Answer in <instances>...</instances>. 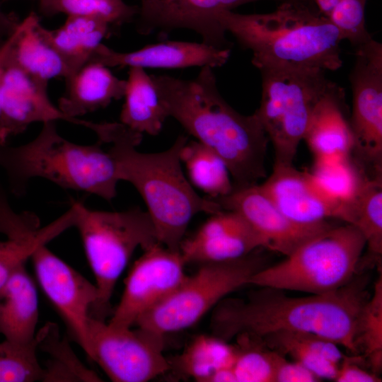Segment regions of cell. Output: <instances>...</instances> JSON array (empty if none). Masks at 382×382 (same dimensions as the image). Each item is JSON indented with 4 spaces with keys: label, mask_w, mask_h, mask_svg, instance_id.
<instances>
[{
    "label": "cell",
    "mask_w": 382,
    "mask_h": 382,
    "mask_svg": "<svg viewBox=\"0 0 382 382\" xmlns=\"http://www.w3.org/2000/svg\"><path fill=\"white\" fill-rule=\"evenodd\" d=\"M366 286L355 276L335 291L302 297L257 286L245 298L222 299L212 311L210 329L226 341L241 335L261 339L282 331L311 333L357 354L358 320L370 296Z\"/></svg>",
    "instance_id": "cell-1"
},
{
    "label": "cell",
    "mask_w": 382,
    "mask_h": 382,
    "mask_svg": "<svg viewBox=\"0 0 382 382\" xmlns=\"http://www.w3.org/2000/svg\"><path fill=\"white\" fill-rule=\"evenodd\" d=\"M151 77L168 116L223 159L233 188L255 185L265 178L269 139L255 113L242 115L224 99L213 68L202 66L192 80Z\"/></svg>",
    "instance_id": "cell-2"
},
{
    "label": "cell",
    "mask_w": 382,
    "mask_h": 382,
    "mask_svg": "<svg viewBox=\"0 0 382 382\" xmlns=\"http://www.w3.org/2000/svg\"><path fill=\"white\" fill-rule=\"evenodd\" d=\"M216 21L251 51L259 70L335 71L342 65L341 33L308 0H286L267 13L222 11Z\"/></svg>",
    "instance_id": "cell-3"
},
{
    "label": "cell",
    "mask_w": 382,
    "mask_h": 382,
    "mask_svg": "<svg viewBox=\"0 0 382 382\" xmlns=\"http://www.w3.org/2000/svg\"><path fill=\"white\" fill-rule=\"evenodd\" d=\"M142 134L114 122L106 144L117 167L120 180L131 183L144 199L156 231L158 242L180 250L192 219L204 212L223 209L213 199L199 196L185 177L180 151L187 137L180 135L167 150L142 153L137 146Z\"/></svg>",
    "instance_id": "cell-4"
},
{
    "label": "cell",
    "mask_w": 382,
    "mask_h": 382,
    "mask_svg": "<svg viewBox=\"0 0 382 382\" xmlns=\"http://www.w3.org/2000/svg\"><path fill=\"white\" fill-rule=\"evenodd\" d=\"M42 124L38 135L25 144H0V167L11 191L20 195L30 180L41 178L111 202L120 180L108 149H103L100 141L91 145L73 143L58 133L54 122Z\"/></svg>",
    "instance_id": "cell-5"
},
{
    "label": "cell",
    "mask_w": 382,
    "mask_h": 382,
    "mask_svg": "<svg viewBox=\"0 0 382 382\" xmlns=\"http://www.w3.org/2000/svg\"><path fill=\"white\" fill-rule=\"evenodd\" d=\"M79 230L96 280L98 300L91 317L104 320L115 286L135 250L160 243L147 211L139 207L121 212L92 210L75 201Z\"/></svg>",
    "instance_id": "cell-6"
},
{
    "label": "cell",
    "mask_w": 382,
    "mask_h": 382,
    "mask_svg": "<svg viewBox=\"0 0 382 382\" xmlns=\"http://www.w3.org/2000/svg\"><path fill=\"white\" fill-rule=\"evenodd\" d=\"M365 246L363 236L353 225H332L283 261L258 270L248 284L310 294L330 292L356 276Z\"/></svg>",
    "instance_id": "cell-7"
},
{
    "label": "cell",
    "mask_w": 382,
    "mask_h": 382,
    "mask_svg": "<svg viewBox=\"0 0 382 382\" xmlns=\"http://www.w3.org/2000/svg\"><path fill=\"white\" fill-rule=\"evenodd\" d=\"M254 112L272 143L277 165H292L312 110L330 80L319 69H265Z\"/></svg>",
    "instance_id": "cell-8"
},
{
    "label": "cell",
    "mask_w": 382,
    "mask_h": 382,
    "mask_svg": "<svg viewBox=\"0 0 382 382\" xmlns=\"http://www.w3.org/2000/svg\"><path fill=\"white\" fill-rule=\"evenodd\" d=\"M264 267L261 258L253 253L236 260L200 264L134 326L162 337L187 329L229 294L248 284L250 277Z\"/></svg>",
    "instance_id": "cell-9"
},
{
    "label": "cell",
    "mask_w": 382,
    "mask_h": 382,
    "mask_svg": "<svg viewBox=\"0 0 382 382\" xmlns=\"http://www.w3.org/2000/svg\"><path fill=\"white\" fill-rule=\"evenodd\" d=\"M91 360L115 382H147L167 374L163 337L136 327H120L91 317Z\"/></svg>",
    "instance_id": "cell-10"
},
{
    "label": "cell",
    "mask_w": 382,
    "mask_h": 382,
    "mask_svg": "<svg viewBox=\"0 0 382 382\" xmlns=\"http://www.w3.org/2000/svg\"><path fill=\"white\" fill-rule=\"evenodd\" d=\"M355 48V62L349 76L352 152L372 177H382V44L372 38Z\"/></svg>",
    "instance_id": "cell-11"
},
{
    "label": "cell",
    "mask_w": 382,
    "mask_h": 382,
    "mask_svg": "<svg viewBox=\"0 0 382 382\" xmlns=\"http://www.w3.org/2000/svg\"><path fill=\"white\" fill-rule=\"evenodd\" d=\"M132 265L121 299L109 323L133 328L144 315L170 295L183 282L186 265L180 250L157 243L143 250Z\"/></svg>",
    "instance_id": "cell-12"
},
{
    "label": "cell",
    "mask_w": 382,
    "mask_h": 382,
    "mask_svg": "<svg viewBox=\"0 0 382 382\" xmlns=\"http://www.w3.org/2000/svg\"><path fill=\"white\" fill-rule=\"evenodd\" d=\"M30 259L41 289L91 359L88 323L98 300L96 284L57 257L46 245L38 248Z\"/></svg>",
    "instance_id": "cell-13"
},
{
    "label": "cell",
    "mask_w": 382,
    "mask_h": 382,
    "mask_svg": "<svg viewBox=\"0 0 382 382\" xmlns=\"http://www.w3.org/2000/svg\"><path fill=\"white\" fill-rule=\"evenodd\" d=\"M47 86L23 71L8 54L0 84V144L35 122L64 120L90 129L97 136L101 133L104 123L71 118L55 106Z\"/></svg>",
    "instance_id": "cell-14"
},
{
    "label": "cell",
    "mask_w": 382,
    "mask_h": 382,
    "mask_svg": "<svg viewBox=\"0 0 382 382\" xmlns=\"http://www.w3.org/2000/svg\"><path fill=\"white\" fill-rule=\"evenodd\" d=\"M212 199L223 209L239 213L261 237L265 248L286 257L332 226L328 221L305 225L291 220L257 184L233 188L230 194Z\"/></svg>",
    "instance_id": "cell-15"
},
{
    "label": "cell",
    "mask_w": 382,
    "mask_h": 382,
    "mask_svg": "<svg viewBox=\"0 0 382 382\" xmlns=\"http://www.w3.org/2000/svg\"><path fill=\"white\" fill-rule=\"evenodd\" d=\"M260 186L275 206L296 223L312 225L330 218L347 222V201L330 195L310 172L299 170L293 164H274L272 173Z\"/></svg>",
    "instance_id": "cell-16"
},
{
    "label": "cell",
    "mask_w": 382,
    "mask_h": 382,
    "mask_svg": "<svg viewBox=\"0 0 382 382\" xmlns=\"http://www.w3.org/2000/svg\"><path fill=\"white\" fill-rule=\"evenodd\" d=\"M264 248L261 237L238 212L223 209L211 214L180 252L186 264L199 265L236 260Z\"/></svg>",
    "instance_id": "cell-17"
},
{
    "label": "cell",
    "mask_w": 382,
    "mask_h": 382,
    "mask_svg": "<svg viewBox=\"0 0 382 382\" xmlns=\"http://www.w3.org/2000/svg\"><path fill=\"white\" fill-rule=\"evenodd\" d=\"M229 48H219L204 42L166 41L144 46L137 50L120 52L101 43L93 52L88 62L108 67H140L181 69L224 65Z\"/></svg>",
    "instance_id": "cell-18"
},
{
    "label": "cell",
    "mask_w": 382,
    "mask_h": 382,
    "mask_svg": "<svg viewBox=\"0 0 382 382\" xmlns=\"http://www.w3.org/2000/svg\"><path fill=\"white\" fill-rule=\"evenodd\" d=\"M345 105L344 89L330 81L313 106L303 139L315 158L352 155L354 139Z\"/></svg>",
    "instance_id": "cell-19"
},
{
    "label": "cell",
    "mask_w": 382,
    "mask_h": 382,
    "mask_svg": "<svg viewBox=\"0 0 382 382\" xmlns=\"http://www.w3.org/2000/svg\"><path fill=\"white\" fill-rule=\"evenodd\" d=\"M66 81L58 108L71 118L104 108L123 98L126 80L115 76L109 68L97 62H88Z\"/></svg>",
    "instance_id": "cell-20"
},
{
    "label": "cell",
    "mask_w": 382,
    "mask_h": 382,
    "mask_svg": "<svg viewBox=\"0 0 382 382\" xmlns=\"http://www.w3.org/2000/svg\"><path fill=\"white\" fill-rule=\"evenodd\" d=\"M38 316L36 286L23 265L0 289V334L13 342H30L36 337Z\"/></svg>",
    "instance_id": "cell-21"
},
{
    "label": "cell",
    "mask_w": 382,
    "mask_h": 382,
    "mask_svg": "<svg viewBox=\"0 0 382 382\" xmlns=\"http://www.w3.org/2000/svg\"><path fill=\"white\" fill-rule=\"evenodd\" d=\"M37 27L65 61L71 75L89 62L93 52L112 31L106 21L81 16H67L64 24L54 30L43 27L40 22Z\"/></svg>",
    "instance_id": "cell-22"
},
{
    "label": "cell",
    "mask_w": 382,
    "mask_h": 382,
    "mask_svg": "<svg viewBox=\"0 0 382 382\" xmlns=\"http://www.w3.org/2000/svg\"><path fill=\"white\" fill-rule=\"evenodd\" d=\"M120 122L132 131L155 136L168 117L158 89L144 69L129 67Z\"/></svg>",
    "instance_id": "cell-23"
},
{
    "label": "cell",
    "mask_w": 382,
    "mask_h": 382,
    "mask_svg": "<svg viewBox=\"0 0 382 382\" xmlns=\"http://www.w3.org/2000/svg\"><path fill=\"white\" fill-rule=\"evenodd\" d=\"M259 340L269 348L289 355L320 379L334 380L344 357L337 344L315 334L282 331Z\"/></svg>",
    "instance_id": "cell-24"
},
{
    "label": "cell",
    "mask_w": 382,
    "mask_h": 382,
    "mask_svg": "<svg viewBox=\"0 0 382 382\" xmlns=\"http://www.w3.org/2000/svg\"><path fill=\"white\" fill-rule=\"evenodd\" d=\"M39 17L30 13L23 20V28L14 41L9 56L15 64L33 79L45 83L50 79H67L70 70L60 54L37 29Z\"/></svg>",
    "instance_id": "cell-25"
},
{
    "label": "cell",
    "mask_w": 382,
    "mask_h": 382,
    "mask_svg": "<svg viewBox=\"0 0 382 382\" xmlns=\"http://www.w3.org/2000/svg\"><path fill=\"white\" fill-rule=\"evenodd\" d=\"M237 354L232 345L213 334L195 337L178 355L169 359L171 373L178 378L210 382L220 369L233 367Z\"/></svg>",
    "instance_id": "cell-26"
},
{
    "label": "cell",
    "mask_w": 382,
    "mask_h": 382,
    "mask_svg": "<svg viewBox=\"0 0 382 382\" xmlns=\"http://www.w3.org/2000/svg\"><path fill=\"white\" fill-rule=\"evenodd\" d=\"M260 0H180L162 21L159 28H187L195 31L203 42L219 48H229L225 32L216 21L222 11ZM282 2L286 0H273Z\"/></svg>",
    "instance_id": "cell-27"
},
{
    "label": "cell",
    "mask_w": 382,
    "mask_h": 382,
    "mask_svg": "<svg viewBox=\"0 0 382 382\" xmlns=\"http://www.w3.org/2000/svg\"><path fill=\"white\" fill-rule=\"evenodd\" d=\"M76 213L70 207L64 214L44 226L0 240V289L11 275L25 265L33 253L68 228L74 226Z\"/></svg>",
    "instance_id": "cell-28"
},
{
    "label": "cell",
    "mask_w": 382,
    "mask_h": 382,
    "mask_svg": "<svg viewBox=\"0 0 382 382\" xmlns=\"http://www.w3.org/2000/svg\"><path fill=\"white\" fill-rule=\"evenodd\" d=\"M192 185L215 199L230 194L233 185L223 159L198 141H187L180 151Z\"/></svg>",
    "instance_id": "cell-29"
},
{
    "label": "cell",
    "mask_w": 382,
    "mask_h": 382,
    "mask_svg": "<svg viewBox=\"0 0 382 382\" xmlns=\"http://www.w3.org/2000/svg\"><path fill=\"white\" fill-rule=\"evenodd\" d=\"M347 224L363 236L373 258L382 255V178H368L354 197L347 202Z\"/></svg>",
    "instance_id": "cell-30"
},
{
    "label": "cell",
    "mask_w": 382,
    "mask_h": 382,
    "mask_svg": "<svg viewBox=\"0 0 382 382\" xmlns=\"http://www.w3.org/2000/svg\"><path fill=\"white\" fill-rule=\"evenodd\" d=\"M310 173L328 193L341 201L353 198L364 181L371 178L352 155L315 158Z\"/></svg>",
    "instance_id": "cell-31"
},
{
    "label": "cell",
    "mask_w": 382,
    "mask_h": 382,
    "mask_svg": "<svg viewBox=\"0 0 382 382\" xmlns=\"http://www.w3.org/2000/svg\"><path fill=\"white\" fill-rule=\"evenodd\" d=\"M40 330L39 348L52 357L46 368H43L42 381H102L94 371L81 363L65 340H58V329L54 324L47 323Z\"/></svg>",
    "instance_id": "cell-32"
},
{
    "label": "cell",
    "mask_w": 382,
    "mask_h": 382,
    "mask_svg": "<svg viewBox=\"0 0 382 382\" xmlns=\"http://www.w3.org/2000/svg\"><path fill=\"white\" fill-rule=\"evenodd\" d=\"M38 11L50 17L63 13L69 16L100 18L112 27H119L133 20L139 8L123 0H36Z\"/></svg>",
    "instance_id": "cell-33"
},
{
    "label": "cell",
    "mask_w": 382,
    "mask_h": 382,
    "mask_svg": "<svg viewBox=\"0 0 382 382\" xmlns=\"http://www.w3.org/2000/svg\"><path fill=\"white\" fill-rule=\"evenodd\" d=\"M235 339L237 354L233 369L236 382H274L281 354L257 338L241 335Z\"/></svg>",
    "instance_id": "cell-34"
},
{
    "label": "cell",
    "mask_w": 382,
    "mask_h": 382,
    "mask_svg": "<svg viewBox=\"0 0 382 382\" xmlns=\"http://www.w3.org/2000/svg\"><path fill=\"white\" fill-rule=\"evenodd\" d=\"M356 344L371 368L378 374L382 369V278L375 283L374 292L364 305L358 320Z\"/></svg>",
    "instance_id": "cell-35"
},
{
    "label": "cell",
    "mask_w": 382,
    "mask_h": 382,
    "mask_svg": "<svg viewBox=\"0 0 382 382\" xmlns=\"http://www.w3.org/2000/svg\"><path fill=\"white\" fill-rule=\"evenodd\" d=\"M41 330L28 343H16L5 340L0 343V382H33L42 381L43 368L37 350Z\"/></svg>",
    "instance_id": "cell-36"
},
{
    "label": "cell",
    "mask_w": 382,
    "mask_h": 382,
    "mask_svg": "<svg viewBox=\"0 0 382 382\" xmlns=\"http://www.w3.org/2000/svg\"><path fill=\"white\" fill-rule=\"evenodd\" d=\"M321 15L330 20L357 47L373 37L366 28L364 11L366 0H308Z\"/></svg>",
    "instance_id": "cell-37"
},
{
    "label": "cell",
    "mask_w": 382,
    "mask_h": 382,
    "mask_svg": "<svg viewBox=\"0 0 382 382\" xmlns=\"http://www.w3.org/2000/svg\"><path fill=\"white\" fill-rule=\"evenodd\" d=\"M140 1L137 27L139 33L146 35L158 28L159 23L180 0Z\"/></svg>",
    "instance_id": "cell-38"
},
{
    "label": "cell",
    "mask_w": 382,
    "mask_h": 382,
    "mask_svg": "<svg viewBox=\"0 0 382 382\" xmlns=\"http://www.w3.org/2000/svg\"><path fill=\"white\" fill-rule=\"evenodd\" d=\"M320 378L296 361H289L279 357L275 370L274 382H316Z\"/></svg>",
    "instance_id": "cell-39"
},
{
    "label": "cell",
    "mask_w": 382,
    "mask_h": 382,
    "mask_svg": "<svg viewBox=\"0 0 382 382\" xmlns=\"http://www.w3.org/2000/svg\"><path fill=\"white\" fill-rule=\"evenodd\" d=\"M359 357L350 358L344 356L339 364L337 375L334 379L337 382H378L381 381L378 374L368 371L359 365Z\"/></svg>",
    "instance_id": "cell-40"
},
{
    "label": "cell",
    "mask_w": 382,
    "mask_h": 382,
    "mask_svg": "<svg viewBox=\"0 0 382 382\" xmlns=\"http://www.w3.org/2000/svg\"><path fill=\"white\" fill-rule=\"evenodd\" d=\"M0 0V48L8 40L18 28L21 21L13 13L4 12Z\"/></svg>",
    "instance_id": "cell-41"
},
{
    "label": "cell",
    "mask_w": 382,
    "mask_h": 382,
    "mask_svg": "<svg viewBox=\"0 0 382 382\" xmlns=\"http://www.w3.org/2000/svg\"><path fill=\"white\" fill-rule=\"evenodd\" d=\"M23 28V21H21L20 25L16 33L8 39V40L0 48V84H1V79L2 73L8 56V54L10 52V50L11 49V47L16 40L17 36L18 35L19 33L21 32V29Z\"/></svg>",
    "instance_id": "cell-42"
},
{
    "label": "cell",
    "mask_w": 382,
    "mask_h": 382,
    "mask_svg": "<svg viewBox=\"0 0 382 382\" xmlns=\"http://www.w3.org/2000/svg\"><path fill=\"white\" fill-rule=\"evenodd\" d=\"M8 1V0H1V1ZM33 1H36V0H33Z\"/></svg>",
    "instance_id": "cell-43"
}]
</instances>
